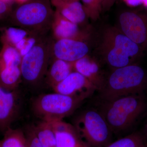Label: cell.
I'll list each match as a JSON object with an SVG mask.
<instances>
[{
    "label": "cell",
    "mask_w": 147,
    "mask_h": 147,
    "mask_svg": "<svg viewBox=\"0 0 147 147\" xmlns=\"http://www.w3.org/2000/svg\"><path fill=\"white\" fill-rule=\"evenodd\" d=\"M101 42L100 54L113 69L134 64L144 51L121 30L114 27L105 29Z\"/></svg>",
    "instance_id": "1"
},
{
    "label": "cell",
    "mask_w": 147,
    "mask_h": 147,
    "mask_svg": "<svg viewBox=\"0 0 147 147\" xmlns=\"http://www.w3.org/2000/svg\"><path fill=\"white\" fill-rule=\"evenodd\" d=\"M147 88V74L136 64L113 69L100 91L105 101L129 95L143 94Z\"/></svg>",
    "instance_id": "2"
},
{
    "label": "cell",
    "mask_w": 147,
    "mask_h": 147,
    "mask_svg": "<svg viewBox=\"0 0 147 147\" xmlns=\"http://www.w3.org/2000/svg\"><path fill=\"white\" fill-rule=\"evenodd\" d=\"M146 106L143 94L129 95L106 101L101 113L111 131L118 132L131 126Z\"/></svg>",
    "instance_id": "3"
},
{
    "label": "cell",
    "mask_w": 147,
    "mask_h": 147,
    "mask_svg": "<svg viewBox=\"0 0 147 147\" xmlns=\"http://www.w3.org/2000/svg\"><path fill=\"white\" fill-rule=\"evenodd\" d=\"M54 12L50 0H29L14 11L13 23L21 28L42 34L51 28Z\"/></svg>",
    "instance_id": "4"
},
{
    "label": "cell",
    "mask_w": 147,
    "mask_h": 147,
    "mask_svg": "<svg viewBox=\"0 0 147 147\" xmlns=\"http://www.w3.org/2000/svg\"><path fill=\"white\" fill-rule=\"evenodd\" d=\"M83 100L55 92L40 95L34 100L32 108L34 115L42 121L62 120L71 115Z\"/></svg>",
    "instance_id": "5"
},
{
    "label": "cell",
    "mask_w": 147,
    "mask_h": 147,
    "mask_svg": "<svg viewBox=\"0 0 147 147\" xmlns=\"http://www.w3.org/2000/svg\"><path fill=\"white\" fill-rule=\"evenodd\" d=\"M74 125L82 141L91 146L105 147L109 144L112 131L101 112L86 110L76 118Z\"/></svg>",
    "instance_id": "6"
},
{
    "label": "cell",
    "mask_w": 147,
    "mask_h": 147,
    "mask_svg": "<svg viewBox=\"0 0 147 147\" xmlns=\"http://www.w3.org/2000/svg\"><path fill=\"white\" fill-rule=\"evenodd\" d=\"M52 46L49 41L41 40L22 57L20 65L22 78L27 84L36 85L46 75Z\"/></svg>",
    "instance_id": "7"
},
{
    "label": "cell",
    "mask_w": 147,
    "mask_h": 147,
    "mask_svg": "<svg viewBox=\"0 0 147 147\" xmlns=\"http://www.w3.org/2000/svg\"><path fill=\"white\" fill-rule=\"evenodd\" d=\"M121 30L132 41L147 51V15L132 11L122 12L119 17Z\"/></svg>",
    "instance_id": "8"
},
{
    "label": "cell",
    "mask_w": 147,
    "mask_h": 147,
    "mask_svg": "<svg viewBox=\"0 0 147 147\" xmlns=\"http://www.w3.org/2000/svg\"><path fill=\"white\" fill-rule=\"evenodd\" d=\"M21 97L18 88L8 90L0 85V131L11 127L19 115Z\"/></svg>",
    "instance_id": "9"
},
{
    "label": "cell",
    "mask_w": 147,
    "mask_h": 147,
    "mask_svg": "<svg viewBox=\"0 0 147 147\" xmlns=\"http://www.w3.org/2000/svg\"><path fill=\"white\" fill-rule=\"evenodd\" d=\"M52 88L56 92L78 98L83 100L97 90L86 77L74 71Z\"/></svg>",
    "instance_id": "10"
},
{
    "label": "cell",
    "mask_w": 147,
    "mask_h": 147,
    "mask_svg": "<svg viewBox=\"0 0 147 147\" xmlns=\"http://www.w3.org/2000/svg\"><path fill=\"white\" fill-rule=\"evenodd\" d=\"M85 42L72 39L58 40L52 44V53L55 59L73 63L88 53L89 47Z\"/></svg>",
    "instance_id": "11"
},
{
    "label": "cell",
    "mask_w": 147,
    "mask_h": 147,
    "mask_svg": "<svg viewBox=\"0 0 147 147\" xmlns=\"http://www.w3.org/2000/svg\"><path fill=\"white\" fill-rule=\"evenodd\" d=\"M51 28L56 40L72 39L85 42L89 34L79 28V25L69 21L55 11Z\"/></svg>",
    "instance_id": "12"
},
{
    "label": "cell",
    "mask_w": 147,
    "mask_h": 147,
    "mask_svg": "<svg viewBox=\"0 0 147 147\" xmlns=\"http://www.w3.org/2000/svg\"><path fill=\"white\" fill-rule=\"evenodd\" d=\"M50 123L55 134L56 147H78L85 144L74 125L63 120Z\"/></svg>",
    "instance_id": "13"
},
{
    "label": "cell",
    "mask_w": 147,
    "mask_h": 147,
    "mask_svg": "<svg viewBox=\"0 0 147 147\" xmlns=\"http://www.w3.org/2000/svg\"><path fill=\"white\" fill-rule=\"evenodd\" d=\"M72 63L74 71L84 76L100 91L102 88L105 78L96 62L88 55Z\"/></svg>",
    "instance_id": "14"
},
{
    "label": "cell",
    "mask_w": 147,
    "mask_h": 147,
    "mask_svg": "<svg viewBox=\"0 0 147 147\" xmlns=\"http://www.w3.org/2000/svg\"><path fill=\"white\" fill-rule=\"evenodd\" d=\"M53 5L61 16L79 26L84 24L88 17L83 5L79 1L59 2Z\"/></svg>",
    "instance_id": "15"
},
{
    "label": "cell",
    "mask_w": 147,
    "mask_h": 147,
    "mask_svg": "<svg viewBox=\"0 0 147 147\" xmlns=\"http://www.w3.org/2000/svg\"><path fill=\"white\" fill-rule=\"evenodd\" d=\"M74 71L71 63L59 59H54L46 73V82L53 88L62 82Z\"/></svg>",
    "instance_id": "16"
},
{
    "label": "cell",
    "mask_w": 147,
    "mask_h": 147,
    "mask_svg": "<svg viewBox=\"0 0 147 147\" xmlns=\"http://www.w3.org/2000/svg\"><path fill=\"white\" fill-rule=\"evenodd\" d=\"M20 66H12L0 69V85L8 90L18 88L22 80Z\"/></svg>",
    "instance_id": "17"
},
{
    "label": "cell",
    "mask_w": 147,
    "mask_h": 147,
    "mask_svg": "<svg viewBox=\"0 0 147 147\" xmlns=\"http://www.w3.org/2000/svg\"><path fill=\"white\" fill-rule=\"evenodd\" d=\"M3 134V139L0 140L1 147H28L24 130L11 127L6 130Z\"/></svg>",
    "instance_id": "18"
},
{
    "label": "cell",
    "mask_w": 147,
    "mask_h": 147,
    "mask_svg": "<svg viewBox=\"0 0 147 147\" xmlns=\"http://www.w3.org/2000/svg\"><path fill=\"white\" fill-rule=\"evenodd\" d=\"M22 57L15 47L3 43L0 52V69L12 66H20Z\"/></svg>",
    "instance_id": "19"
},
{
    "label": "cell",
    "mask_w": 147,
    "mask_h": 147,
    "mask_svg": "<svg viewBox=\"0 0 147 147\" xmlns=\"http://www.w3.org/2000/svg\"><path fill=\"white\" fill-rule=\"evenodd\" d=\"M34 129L42 147H56L55 134L50 122L42 121L34 125Z\"/></svg>",
    "instance_id": "20"
},
{
    "label": "cell",
    "mask_w": 147,
    "mask_h": 147,
    "mask_svg": "<svg viewBox=\"0 0 147 147\" xmlns=\"http://www.w3.org/2000/svg\"><path fill=\"white\" fill-rule=\"evenodd\" d=\"M105 147H147L146 139L139 132H134L109 144Z\"/></svg>",
    "instance_id": "21"
},
{
    "label": "cell",
    "mask_w": 147,
    "mask_h": 147,
    "mask_svg": "<svg viewBox=\"0 0 147 147\" xmlns=\"http://www.w3.org/2000/svg\"><path fill=\"white\" fill-rule=\"evenodd\" d=\"M32 34L33 33L21 28L10 27L5 30L2 38V42L14 47L21 40Z\"/></svg>",
    "instance_id": "22"
},
{
    "label": "cell",
    "mask_w": 147,
    "mask_h": 147,
    "mask_svg": "<svg viewBox=\"0 0 147 147\" xmlns=\"http://www.w3.org/2000/svg\"><path fill=\"white\" fill-rule=\"evenodd\" d=\"M103 0H82V5L88 18L93 21L99 18L102 11Z\"/></svg>",
    "instance_id": "23"
},
{
    "label": "cell",
    "mask_w": 147,
    "mask_h": 147,
    "mask_svg": "<svg viewBox=\"0 0 147 147\" xmlns=\"http://www.w3.org/2000/svg\"><path fill=\"white\" fill-rule=\"evenodd\" d=\"M39 36L40 35L36 34H32L14 46L22 57L28 54L37 43L41 40Z\"/></svg>",
    "instance_id": "24"
},
{
    "label": "cell",
    "mask_w": 147,
    "mask_h": 147,
    "mask_svg": "<svg viewBox=\"0 0 147 147\" xmlns=\"http://www.w3.org/2000/svg\"><path fill=\"white\" fill-rule=\"evenodd\" d=\"M24 132L26 137L28 147H42L37 137L34 125L28 126Z\"/></svg>",
    "instance_id": "25"
},
{
    "label": "cell",
    "mask_w": 147,
    "mask_h": 147,
    "mask_svg": "<svg viewBox=\"0 0 147 147\" xmlns=\"http://www.w3.org/2000/svg\"><path fill=\"white\" fill-rule=\"evenodd\" d=\"M116 0H103L102 3V11H107L113 6Z\"/></svg>",
    "instance_id": "26"
},
{
    "label": "cell",
    "mask_w": 147,
    "mask_h": 147,
    "mask_svg": "<svg viewBox=\"0 0 147 147\" xmlns=\"http://www.w3.org/2000/svg\"><path fill=\"white\" fill-rule=\"evenodd\" d=\"M9 8L7 3L0 0V17L9 11Z\"/></svg>",
    "instance_id": "27"
},
{
    "label": "cell",
    "mask_w": 147,
    "mask_h": 147,
    "mask_svg": "<svg viewBox=\"0 0 147 147\" xmlns=\"http://www.w3.org/2000/svg\"><path fill=\"white\" fill-rule=\"evenodd\" d=\"M124 2L130 7H135L142 5L143 0H123Z\"/></svg>",
    "instance_id": "28"
},
{
    "label": "cell",
    "mask_w": 147,
    "mask_h": 147,
    "mask_svg": "<svg viewBox=\"0 0 147 147\" xmlns=\"http://www.w3.org/2000/svg\"><path fill=\"white\" fill-rule=\"evenodd\" d=\"M52 4L59 2L67 1H79V0H50Z\"/></svg>",
    "instance_id": "29"
},
{
    "label": "cell",
    "mask_w": 147,
    "mask_h": 147,
    "mask_svg": "<svg viewBox=\"0 0 147 147\" xmlns=\"http://www.w3.org/2000/svg\"><path fill=\"white\" fill-rule=\"evenodd\" d=\"M14 1H15L19 5H21L27 2L29 0H14Z\"/></svg>",
    "instance_id": "30"
},
{
    "label": "cell",
    "mask_w": 147,
    "mask_h": 147,
    "mask_svg": "<svg viewBox=\"0 0 147 147\" xmlns=\"http://www.w3.org/2000/svg\"><path fill=\"white\" fill-rule=\"evenodd\" d=\"M142 5H143L146 8H147V0H143Z\"/></svg>",
    "instance_id": "31"
},
{
    "label": "cell",
    "mask_w": 147,
    "mask_h": 147,
    "mask_svg": "<svg viewBox=\"0 0 147 147\" xmlns=\"http://www.w3.org/2000/svg\"><path fill=\"white\" fill-rule=\"evenodd\" d=\"M1 1H3L4 2H5L6 3H8L10 2L11 1V0H1Z\"/></svg>",
    "instance_id": "32"
},
{
    "label": "cell",
    "mask_w": 147,
    "mask_h": 147,
    "mask_svg": "<svg viewBox=\"0 0 147 147\" xmlns=\"http://www.w3.org/2000/svg\"><path fill=\"white\" fill-rule=\"evenodd\" d=\"M146 139H147V123L146 124Z\"/></svg>",
    "instance_id": "33"
},
{
    "label": "cell",
    "mask_w": 147,
    "mask_h": 147,
    "mask_svg": "<svg viewBox=\"0 0 147 147\" xmlns=\"http://www.w3.org/2000/svg\"><path fill=\"white\" fill-rule=\"evenodd\" d=\"M78 147H87L86 145L85 144H84L82 145V146H80Z\"/></svg>",
    "instance_id": "34"
},
{
    "label": "cell",
    "mask_w": 147,
    "mask_h": 147,
    "mask_svg": "<svg viewBox=\"0 0 147 147\" xmlns=\"http://www.w3.org/2000/svg\"><path fill=\"white\" fill-rule=\"evenodd\" d=\"M0 147H1V144H0Z\"/></svg>",
    "instance_id": "35"
}]
</instances>
